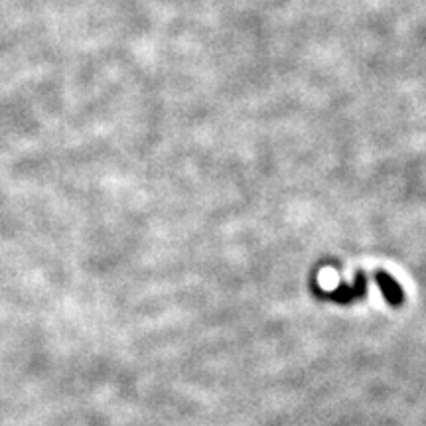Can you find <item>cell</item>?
Returning <instances> with one entry per match:
<instances>
[{
	"instance_id": "7a4b0ae2",
	"label": "cell",
	"mask_w": 426,
	"mask_h": 426,
	"mask_svg": "<svg viewBox=\"0 0 426 426\" xmlns=\"http://www.w3.org/2000/svg\"><path fill=\"white\" fill-rule=\"evenodd\" d=\"M375 280H377V284H379V288L383 290L385 300H387L391 306H401V304H403V290H401L399 282H397L391 275H387V273L381 271V273L375 275Z\"/></svg>"
},
{
	"instance_id": "6da1fadb",
	"label": "cell",
	"mask_w": 426,
	"mask_h": 426,
	"mask_svg": "<svg viewBox=\"0 0 426 426\" xmlns=\"http://www.w3.org/2000/svg\"><path fill=\"white\" fill-rule=\"evenodd\" d=\"M365 292H367V277H365L363 273H357L356 284H353V287L342 284L337 290H332V292H322V290H318L320 296L335 300V302H340V304H346V302H353V300L361 298V296H365Z\"/></svg>"
}]
</instances>
